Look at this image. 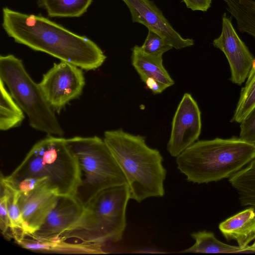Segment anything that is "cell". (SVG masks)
<instances>
[{
  "label": "cell",
  "instance_id": "1",
  "mask_svg": "<svg viewBox=\"0 0 255 255\" xmlns=\"http://www.w3.org/2000/svg\"><path fill=\"white\" fill-rule=\"evenodd\" d=\"M2 26L15 42L82 70H96L107 58L100 47L89 38L41 15L27 14L3 7Z\"/></svg>",
  "mask_w": 255,
  "mask_h": 255
},
{
  "label": "cell",
  "instance_id": "2",
  "mask_svg": "<svg viewBox=\"0 0 255 255\" xmlns=\"http://www.w3.org/2000/svg\"><path fill=\"white\" fill-rule=\"evenodd\" d=\"M103 139L125 175L130 199L140 203L164 195L163 158L158 150L147 145L144 136L119 129L105 131Z\"/></svg>",
  "mask_w": 255,
  "mask_h": 255
},
{
  "label": "cell",
  "instance_id": "3",
  "mask_svg": "<svg viewBox=\"0 0 255 255\" xmlns=\"http://www.w3.org/2000/svg\"><path fill=\"white\" fill-rule=\"evenodd\" d=\"M0 177L7 184L30 180L46 186L58 196H74L80 181L78 160L66 138L48 135L35 143L8 176Z\"/></svg>",
  "mask_w": 255,
  "mask_h": 255
},
{
  "label": "cell",
  "instance_id": "4",
  "mask_svg": "<svg viewBox=\"0 0 255 255\" xmlns=\"http://www.w3.org/2000/svg\"><path fill=\"white\" fill-rule=\"evenodd\" d=\"M255 158V143L239 137L196 141L176 157L188 182L203 184L229 178Z\"/></svg>",
  "mask_w": 255,
  "mask_h": 255
},
{
  "label": "cell",
  "instance_id": "5",
  "mask_svg": "<svg viewBox=\"0 0 255 255\" xmlns=\"http://www.w3.org/2000/svg\"><path fill=\"white\" fill-rule=\"evenodd\" d=\"M129 199L127 183L102 191L85 207L78 222L57 240L75 239L80 244L104 253L101 248L106 243L118 242L123 238Z\"/></svg>",
  "mask_w": 255,
  "mask_h": 255
},
{
  "label": "cell",
  "instance_id": "6",
  "mask_svg": "<svg viewBox=\"0 0 255 255\" xmlns=\"http://www.w3.org/2000/svg\"><path fill=\"white\" fill-rule=\"evenodd\" d=\"M66 141L80 170V181L74 196L84 207L102 191L128 184L103 139L97 136H76L66 138Z\"/></svg>",
  "mask_w": 255,
  "mask_h": 255
},
{
  "label": "cell",
  "instance_id": "7",
  "mask_svg": "<svg viewBox=\"0 0 255 255\" xmlns=\"http://www.w3.org/2000/svg\"><path fill=\"white\" fill-rule=\"evenodd\" d=\"M0 80L28 117L31 127L48 135H64L55 112L45 98L39 84L27 72L21 59L13 54L1 55Z\"/></svg>",
  "mask_w": 255,
  "mask_h": 255
},
{
  "label": "cell",
  "instance_id": "8",
  "mask_svg": "<svg viewBox=\"0 0 255 255\" xmlns=\"http://www.w3.org/2000/svg\"><path fill=\"white\" fill-rule=\"evenodd\" d=\"M46 101L57 113L82 94L85 85L82 69L68 62L54 63L38 83Z\"/></svg>",
  "mask_w": 255,
  "mask_h": 255
},
{
  "label": "cell",
  "instance_id": "9",
  "mask_svg": "<svg viewBox=\"0 0 255 255\" xmlns=\"http://www.w3.org/2000/svg\"><path fill=\"white\" fill-rule=\"evenodd\" d=\"M201 112L196 101L186 93L180 101L171 125L167 150L171 156L177 157L195 142L201 132Z\"/></svg>",
  "mask_w": 255,
  "mask_h": 255
},
{
  "label": "cell",
  "instance_id": "10",
  "mask_svg": "<svg viewBox=\"0 0 255 255\" xmlns=\"http://www.w3.org/2000/svg\"><path fill=\"white\" fill-rule=\"evenodd\" d=\"M213 46L225 55L230 65V80L241 85L246 80L255 58L236 32L226 12L222 16V30L213 41Z\"/></svg>",
  "mask_w": 255,
  "mask_h": 255
},
{
  "label": "cell",
  "instance_id": "11",
  "mask_svg": "<svg viewBox=\"0 0 255 255\" xmlns=\"http://www.w3.org/2000/svg\"><path fill=\"white\" fill-rule=\"evenodd\" d=\"M128 6L132 22L146 26L163 37L173 48L180 49L194 44L192 38H183L171 26L162 11L151 0H121Z\"/></svg>",
  "mask_w": 255,
  "mask_h": 255
},
{
  "label": "cell",
  "instance_id": "12",
  "mask_svg": "<svg viewBox=\"0 0 255 255\" xmlns=\"http://www.w3.org/2000/svg\"><path fill=\"white\" fill-rule=\"evenodd\" d=\"M84 209L74 196H58L56 203L41 225L26 237L43 241H57L78 222Z\"/></svg>",
  "mask_w": 255,
  "mask_h": 255
},
{
  "label": "cell",
  "instance_id": "13",
  "mask_svg": "<svg viewBox=\"0 0 255 255\" xmlns=\"http://www.w3.org/2000/svg\"><path fill=\"white\" fill-rule=\"evenodd\" d=\"M58 195L46 186H40L27 194L19 192L25 237L32 234L43 223L57 202Z\"/></svg>",
  "mask_w": 255,
  "mask_h": 255
},
{
  "label": "cell",
  "instance_id": "14",
  "mask_svg": "<svg viewBox=\"0 0 255 255\" xmlns=\"http://www.w3.org/2000/svg\"><path fill=\"white\" fill-rule=\"evenodd\" d=\"M219 229L228 241L244 248L255 239V207L249 208L221 222Z\"/></svg>",
  "mask_w": 255,
  "mask_h": 255
},
{
  "label": "cell",
  "instance_id": "15",
  "mask_svg": "<svg viewBox=\"0 0 255 255\" xmlns=\"http://www.w3.org/2000/svg\"><path fill=\"white\" fill-rule=\"evenodd\" d=\"M131 50V64L143 82L147 78H152L166 88L174 85V81L163 65L162 56L147 54L138 45H135Z\"/></svg>",
  "mask_w": 255,
  "mask_h": 255
},
{
  "label": "cell",
  "instance_id": "16",
  "mask_svg": "<svg viewBox=\"0 0 255 255\" xmlns=\"http://www.w3.org/2000/svg\"><path fill=\"white\" fill-rule=\"evenodd\" d=\"M195 241V244L179 253L211 254H252L255 253V247L252 244L242 248L224 243L218 240L212 232L200 231L190 234Z\"/></svg>",
  "mask_w": 255,
  "mask_h": 255
},
{
  "label": "cell",
  "instance_id": "17",
  "mask_svg": "<svg viewBox=\"0 0 255 255\" xmlns=\"http://www.w3.org/2000/svg\"><path fill=\"white\" fill-rule=\"evenodd\" d=\"M239 30L255 39V0H223Z\"/></svg>",
  "mask_w": 255,
  "mask_h": 255
},
{
  "label": "cell",
  "instance_id": "18",
  "mask_svg": "<svg viewBox=\"0 0 255 255\" xmlns=\"http://www.w3.org/2000/svg\"><path fill=\"white\" fill-rule=\"evenodd\" d=\"M24 113L0 80V129L5 131L20 126Z\"/></svg>",
  "mask_w": 255,
  "mask_h": 255
},
{
  "label": "cell",
  "instance_id": "19",
  "mask_svg": "<svg viewBox=\"0 0 255 255\" xmlns=\"http://www.w3.org/2000/svg\"><path fill=\"white\" fill-rule=\"evenodd\" d=\"M92 0H39V6L50 17H80L87 11Z\"/></svg>",
  "mask_w": 255,
  "mask_h": 255
},
{
  "label": "cell",
  "instance_id": "20",
  "mask_svg": "<svg viewBox=\"0 0 255 255\" xmlns=\"http://www.w3.org/2000/svg\"><path fill=\"white\" fill-rule=\"evenodd\" d=\"M0 192L6 198V208L11 225L12 238L19 244L25 238L23 221L18 199L19 192L7 184L0 178Z\"/></svg>",
  "mask_w": 255,
  "mask_h": 255
},
{
  "label": "cell",
  "instance_id": "21",
  "mask_svg": "<svg viewBox=\"0 0 255 255\" xmlns=\"http://www.w3.org/2000/svg\"><path fill=\"white\" fill-rule=\"evenodd\" d=\"M247 78L245 86L242 88L231 122L241 123L255 108V59Z\"/></svg>",
  "mask_w": 255,
  "mask_h": 255
},
{
  "label": "cell",
  "instance_id": "22",
  "mask_svg": "<svg viewBox=\"0 0 255 255\" xmlns=\"http://www.w3.org/2000/svg\"><path fill=\"white\" fill-rule=\"evenodd\" d=\"M141 48L147 54L162 56L163 53L172 49L173 47L157 33L148 30L147 36Z\"/></svg>",
  "mask_w": 255,
  "mask_h": 255
},
{
  "label": "cell",
  "instance_id": "23",
  "mask_svg": "<svg viewBox=\"0 0 255 255\" xmlns=\"http://www.w3.org/2000/svg\"><path fill=\"white\" fill-rule=\"evenodd\" d=\"M240 124L239 138L245 141L255 143V108Z\"/></svg>",
  "mask_w": 255,
  "mask_h": 255
},
{
  "label": "cell",
  "instance_id": "24",
  "mask_svg": "<svg viewBox=\"0 0 255 255\" xmlns=\"http://www.w3.org/2000/svg\"><path fill=\"white\" fill-rule=\"evenodd\" d=\"M0 229L4 237L8 240L12 238L10 222L6 208V198L2 192H0Z\"/></svg>",
  "mask_w": 255,
  "mask_h": 255
},
{
  "label": "cell",
  "instance_id": "25",
  "mask_svg": "<svg viewBox=\"0 0 255 255\" xmlns=\"http://www.w3.org/2000/svg\"><path fill=\"white\" fill-rule=\"evenodd\" d=\"M188 8L193 11H207L211 6L212 0H182Z\"/></svg>",
  "mask_w": 255,
  "mask_h": 255
},
{
  "label": "cell",
  "instance_id": "26",
  "mask_svg": "<svg viewBox=\"0 0 255 255\" xmlns=\"http://www.w3.org/2000/svg\"><path fill=\"white\" fill-rule=\"evenodd\" d=\"M144 83L147 88L154 94H160L167 89L163 85L152 78H147Z\"/></svg>",
  "mask_w": 255,
  "mask_h": 255
},
{
  "label": "cell",
  "instance_id": "27",
  "mask_svg": "<svg viewBox=\"0 0 255 255\" xmlns=\"http://www.w3.org/2000/svg\"><path fill=\"white\" fill-rule=\"evenodd\" d=\"M253 245L254 246V247H255V240H254V243H253Z\"/></svg>",
  "mask_w": 255,
  "mask_h": 255
}]
</instances>
